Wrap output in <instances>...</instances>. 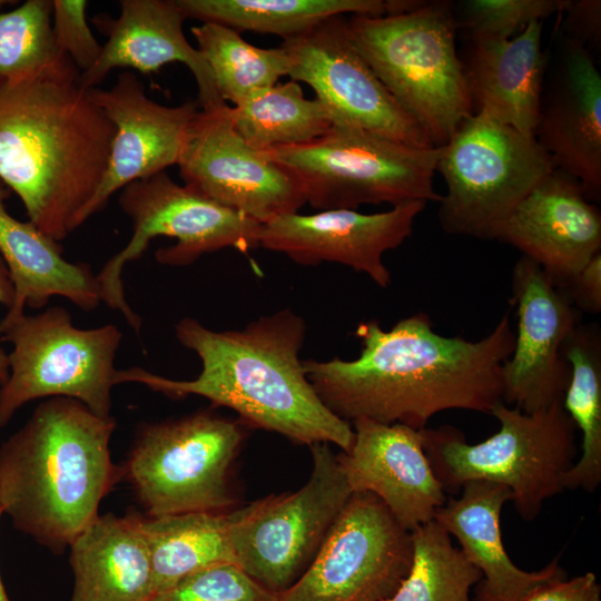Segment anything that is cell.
<instances>
[{
    "mask_svg": "<svg viewBox=\"0 0 601 601\" xmlns=\"http://www.w3.org/2000/svg\"><path fill=\"white\" fill-rule=\"evenodd\" d=\"M362 349L352 361H303L323 404L341 420L367 418L414 430L447 410L491 414L503 401V364L514 349L509 308L483 338L446 337L418 313L390 331L376 321L355 331Z\"/></svg>",
    "mask_w": 601,
    "mask_h": 601,
    "instance_id": "obj_1",
    "label": "cell"
},
{
    "mask_svg": "<svg viewBox=\"0 0 601 601\" xmlns=\"http://www.w3.org/2000/svg\"><path fill=\"white\" fill-rule=\"evenodd\" d=\"M67 59L18 77L0 76V181L29 221L60 242L106 173L115 126Z\"/></svg>",
    "mask_w": 601,
    "mask_h": 601,
    "instance_id": "obj_2",
    "label": "cell"
},
{
    "mask_svg": "<svg viewBox=\"0 0 601 601\" xmlns=\"http://www.w3.org/2000/svg\"><path fill=\"white\" fill-rule=\"evenodd\" d=\"M179 343L201 362L189 381L141 367L117 370L115 384L139 383L171 398L198 395L235 411L246 424L276 432L294 443H332L344 453L354 441L349 423L333 414L308 381L299 353L306 325L286 308L242 329L216 332L191 317L175 326Z\"/></svg>",
    "mask_w": 601,
    "mask_h": 601,
    "instance_id": "obj_3",
    "label": "cell"
},
{
    "mask_svg": "<svg viewBox=\"0 0 601 601\" xmlns=\"http://www.w3.org/2000/svg\"><path fill=\"white\" fill-rule=\"evenodd\" d=\"M112 416L70 397L42 401L0 446V502L12 525L62 553L124 479L111 460Z\"/></svg>",
    "mask_w": 601,
    "mask_h": 601,
    "instance_id": "obj_4",
    "label": "cell"
},
{
    "mask_svg": "<svg viewBox=\"0 0 601 601\" xmlns=\"http://www.w3.org/2000/svg\"><path fill=\"white\" fill-rule=\"evenodd\" d=\"M355 47L398 105L443 146L474 114L450 1H415L384 16L346 20Z\"/></svg>",
    "mask_w": 601,
    "mask_h": 601,
    "instance_id": "obj_5",
    "label": "cell"
},
{
    "mask_svg": "<svg viewBox=\"0 0 601 601\" xmlns=\"http://www.w3.org/2000/svg\"><path fill=\"white\" fill-rule=\"evenodd\" d=\"M491 415L500 430L476 444L450 425L421 430L424 452L445 493L470 481L494 482L511 491L516 512L531 521L564 490L578 451L577 427L562 402L524 413L502 401Z\"/></svg>",
    "mask_w": 601,
    "mask_h": 601,
    "instance_id": "obj_6",
    "label": "cell"
},
{
    "mask_svg": "<svg viewBox=\"0 0 601 601\" xmlns=\"http://www.w3.org/2000/svg\"><path fill=\"white\" fill-rule=\"evenodd\" d=\"M298 180L314 209L441 201L433 186L440 149L416 148L376 132L333 125L305 145L263 151Z\"/></svg>",
    "mask_w": 601,
    "mask_h": 601,
    "instance_id": "obj_7",
    "label": "cell"
},
{
    "mask_svg": "<svg viewBox=\"0 0 601 601\" xmlns=\"http://www.w3.org/2000/svg\"><path fill=\"white\" fill-rule=\"evenodd\" d=\"M122 333L116 325L73 326L70 313L52 306L0 321V339L11 343L9 376L0 386V427L30 401L70 397L101 417L111 416L115 356Z\"/></svg>",
    "mask_w": 601,
    "mask_h": 601,
    "instance_id": "obj_8",
    "label": "cell"
},
{
    "mask_svg": "<svg viewBox=\"0 0 601 601\" xmlns=\"http://www.w3.org/2000/svg\"><path fill=\"white\" fill-rule=\"evenodd\" d=\"M244 441L239 422L209 410L139 427L124 479L147 516L225 512L229 469Z\"/></svg>",
    "mask_w": 601,
    "mask_h": 601,
    "instance_id": "obj_9",
    "label": "cell"
},
{
    "mask_svg": "<svg viewBox=\"0 0 601 601\" xmlns=\"http://www.w3.org/2000/svg\"><path fill=\"white\" fill-rule=\"evenodd\" d=\"M118 203L131 219L132 236L96 277L101 302L121 313L136 333L140 332L141 318L126 299L122 272L128 262L142 256L151 239H177L174 246L156 252L157 262L167 266H187L223 248L246 254L259 247L262 224L176 184L166 171L128 184Z\"/></svg>",
    "mask_w": 601,
    "mask_h": 601,
    "instance_id": "obj_10",
    "label": "cell"
},
{
    "mask_svg": "<svg viewBox=\"0 0 601 601\" xmlns=\"http://www.w3.org/2000/svg\"><path fill=\"white\" fill-rule=\"evenodd\" d=\"M443 177L439 221L449 234L493 239V234L526 194L555 169L534 137L484 112L465 119L439 147Z\"/></svg>",
    "mask_w": 601,
    "mask_h": 601,
    "instance_id": "obj_11",
    "label": "cell"
},
{
    "mask_svg": "<svg viewBox=\"0 0 601 601\" xmlns=\"http://www.w3.org/2000/svg\"><path fill=\"white\" fill-rule=\"evenodd\" d=\"M309 447L313 469L302 487L228 513L236 564L276 595L307 570L353 494L339 457L329 445Z\"/></svg>",
    "mask_w": 601,
    "mask_h": 601,
    "instance_id": "obj_12",
    "label": "cell"
},
{
    "mask_svg": "<svg viewBox=\"0 0 601 601\" xmlns=\"http://www.w3.org/2000/svg\"><path fill=\"white\" fill-rule=\"evenodd\" d=\"M411 563V531L374 494L353 493L307 570L276 601H383Z\"/></svg>",
    "mask_w": 601,
    "mask_h": 601,
    "instance_id": "obj_13",
    "label": "cell"
},
{
    "mask_svg": "<svg viewBox=\"0 0 601 601\" xmlns=\"http://www.w3.org/2000/svg\"><path fill=\"white\" fill-rule=\"evenodd\" d=\"M288 76L312 87L333 125L356 127L416 148H434L423 128L398 105L362 57L343 16L280 45Z\"/></svg>",
    "mask_w": 601,
    "mask_h": 601,
    "instance_id": "obj_14",
    "label": "cell"
},
{
    "mask_svg": "<svg viewBox=\"0 0 601 601\" xmlns=\"http://www.w3.org/2000/svg\"><path fill=\"white\" fill-rule=\"evenodd\" d=\"M230 109L198 111L177 165L185 185L262 225L297 213L306 204L298 180L242 138Z\"/></svg>",
    "mask_w": 601,
    "mask_h": 601,
    "instance_id": "obj_15",
    "label": "cell"
},
{
    "mask_svg": "<svg viewBox=\"0 0 601 601\" xmlns=\"http://www.w3.org/2000/svg\"><path fill=\"white\" fill-rule=\"evenodd\" d=\"M511 306L518 329L514 349L503 364V402L534 413L563 401L571 376L564 346L580 324V311L524 256L513 267Z\"/></svg>",
    "mask_w": 601,
    "mask_h": 601,
    "instance_id": "obj_16",
    "label": "cell"
},
{
    "mask_svg": "<svg viewBox=\"0 0 601 601\" xmlns=\"http://www.w3.org/2000/svg\"><path fill=\"white\" fill-rule=\"evenodd\" d=\"M549 49L534 138L589 200H600L601 73L592 52L559 32Z\"/></svg>",
    "mask_w": 601,
    "mask_h": 601,
    "instance_id": "obj_17",
    "label": "cell"
},
{
    "mask_svg": "<svg viewBox=\"0 0 601 601\" xmlns=\"http://www.w3.org/2000/svg\"><path fill=\"white\" fill-rule=\"evenodd\" d=\"M426 204L411 201L376 214L334 209L282 215L262 225L259 246L303 266L323 262L345 265L385 288L392 276L383 256L412 235Z\"/></svg>",
    "mask_w": 601,
    "mask_h": 601,
    "instance_id": "obj_18",
    "label": "cell"
},
{
    "mask_svg": "<svg viewBox=\"0 0 601 601\" xmlns=\"http://www.w3.org/2000/svg\"><path fill=\"white\" fill-rule=\"evenodd\" d=\"M91 99L115 126L108 166L102 180L79 218L81 226L102 210L111 195L128 184L178 165L198 102L168 107L145 93L140 79L121 72L110 89H88Z\"/></svg>",
    "mask_w": 601,
    "mask_h": 601,
    "instance_id": "obj_19",
    "label": "cell"
},
{
    "mask_svg": "<svg viewBox=\"0 0 601 601\" xmlns=\"http://www.w3.org/2000/svg\"><path fill=\"white\" fill-rule=\"evenodd\" d=\"M493 239L519 249L563 288L601 252V213L574 177L555 168L518 204Z\"/></svg>",
    "mask_w": 601,
    "mask_h": 601,
    "instance_id": "obj_20",
    "label": "cell"
},
{
    "mask_svg": "<svg viewBox=\"0 0 601 601\" xmlns=\"http://www.w3.org/2000/svg\"><path fill=\"white\" fill-rule=\"evenodd\" d=\"M351 424L352 447L338 457L353 493L374 494L408 531L433 520L447 500L424 452L421 430L367 418Z\"/></svg>",
    "mask_w": 601,
    "mask_h": 601,
    "instance_id": "obj_21",
    "label": "cell"
},
{
    "mask_svg": "<svg viewBox=\"0 0 601 601\" xmlns=\"http://www.w3.org/2000/svg\"><path fill=\"white\" fill-rule=\"evenodd\" d=\"M185 19L177 0H121L118 18L100 14L93 19L108 39L97 62L79 75V85L86 90L95 88L116 68L150 73L181 62L196 80L200 109L226 104L205 58L184 35Z\"/></svg>",
    "mask_w": 601,
    "mask_h": 601,
    "instance_id": "obj_22",
    "label": "cell"
},
{
    "mask_svg": "<svg viewBox=\"0 0 601 601\" xmlns=\"http://www.w3.org/2000/svg\"><path fill=\"white\" fill-rule=\"evenodd\" d=\"M542 22L506 40L470 39L462 60L473 111L534 137L546 68Z\"/></svg>",
    "mask_w": 601,
    "mask_h": 601,
    "instance_id": "obj_23",
    "label": "cell"
},
{
    "mask_svg": "<svg viewBox=\"0 0 601 601\" xmlns=\"http://www.w3.org/2000/svg\"><path fill=\"white\" fill-rule=\"evenodd\" d=\"M461 490L460 497L437 509L434 520L457 539L462 552L481 571L476 601H519L539 584L565 575L558 558L540 571L526 572L508 555L500 524L502 508L512 500L506 486L477 480Z\"/></svg>",
    "mask_w": 601,
    "mask_h": 601,
    "instance_id": "obj_24",
    "label": "cell"
},
{
    "mask_svg": "<svg viewBox=\"0 0 601 601\" xmlns=\"http://www.w3.org/2000/svg\"><path fill=\"white\" fill-rule=\"evenodd\" d=\"M10 189L0 181V256L14 286V299L3 317L12 319L24 307L42 308L52 296L69 299L82 311L101 303L96 274L86 263L67 260L59 242L31 221H21L7 209Z\"/></svg>",
    "mask_w": 601,
    "mask_h": 601,
    "instance_id": "obj_25",
    "label": "cell"
},
{
    "mask_svg": "<svg viewBox=\"0 0 601 601\" xmlns=\"http://www.w3.org/2000/svg\"><path fill=\"white\" fill-rule=\"evenodd\" d=\"M70 601H150L149 551L137 512L99 515L70 544Z\"/></svg>",
    "mask_w": 601,
    "mask_h": 601,
    "instance_id": "obj_26",
    "label": "cell"
},
{
    "mask_svg": "<svg viewBox=\"0 0 601 601\" xmlns=\"http://www.w3.org/2000/svg\"><path fill=\"white\" fill-rule=\"evenodd\" d=\"M137 516L149 551L155 594L206 568L236 564L226 512Z\"/></svg>",
    "mask_w": 601,
    "mask_h": 601,
    "instance_id": "obj_27",
    "label": "cell"
},
{
    "mask_svg": "<svg viewBox=\"0 0 601 601\" xmlns=\"http://www.w3.org/2000/svg\"><path fill=\"white\" fill-rule=\"evenodd\" d=\"M187 18L250 31L299 37L325 20L344 13L384 16L391 0H177Z\"/></svg>",
    "mask_w": 601,
    "mask_h": 601,
    "instance_id": "obj_28",
    "label": "cell"
},
{
    "mask_svg": "<svg viewBox=\"0 0 601 601\" xmlns=\"http://www.w3.org/2000/svg\"><path fill=\"white\" fill-rule=\"evenodd\" d=\"M564 356L571 376L563 407L581 432V456L566 472L563 487L597 490L601 482V333L598 324H579L568 338Z\"/></svg>",
    "mask_w": 601,
    "mask_h": 601,
    "instance_id": "obj_29",
    "label": "cell"
},
{
    "mask_svg": "<svg viewBox=\"0 0 601 601\" xmlns=\"http://www.w3.org/2000/svg\"><path fill=\"white\" fill-rule=\"evenodd\" d=\"M230 111L237 132L258 151L305 145L333 127L328 109L293 80L258 89Z\"/></svg>",
    "mask_w": 601,
    "mask_h": 601,
    "instance_id": "obj_30",
    "label": "cell"
},
{
    "mask_svg": "<svg viewBox=\"0 0 601 601\" xmlns=\"http://www.w3.org/2000/svg\"><path fill=\"white\" fill-rule=\"evenodd\" d=\"M198 50L208 63L220 98L234 107L254 91L288 76L290 57L283 48L264 49L248 43L240 32L214 22L191 28Z\"/></svg>",
    "mask_w": 601,
    "mask_h": 601,
    "instance_id": "obj_31",
    "label": "cell"
},
{
    "mask_svg": "<svg viewBox=\"0 0 601 601\" xmlns=\"http://www.w3.org/2000/svg\"><path fill=\"white\" fill-rule=\"evenodd\" d=\"M412 563L395 593L383 601H471L482 579L449 532L434 519L411 531Z\"/></svg>",
    "mask_w": 601,
    "mask_h": 601,
    "instance_id": "obj_32",
    "label": "cell"
},
{
    "mask_svg": "<svg viewBox=\"0 0 601 601\" xmlns=\"http://www.w3.org/2000/svg\"><path fill=\"white\" fill-rule=\"evenodd\" d=\"M51 24L52 0H27L0 12V76H24L69 59L57 50Z\"/></svg>",
    "mask_w": 601,
    "mask_h": 601,
    "instance_id": "obj_33",
    "label": "cell"
},
{
    "mask_svg": "<svg viewBox=\"0 0 601 601\" xmlns=\"http://www.w3.org/2000/svg\"><path fill=\"white\" fill-rule=\"evenodd\" d=\"M568 0H464L452 2L456 29L469 39L506 40L529 23L562 12Z\"/></svg>",
    "mask_w": 601,
    "mask_h": 601,
    "instance_id": "obj_34",
    "label": "cell"
},
{
    "mask_svg": "<svg viewBox=\"0 0 601 601\" xmlns=\"http://www.w3.org/2000/svg\"><path fill=\"white\" fill-rule=\"evenodd\" d=\"M237 564L225 563L195 572L150 601H276Z\"/></svg>",
    "mask_w": 601,
    "mask_h": 601,
    "instance_id": "obj_35",
    "label": "cell"
},
{
    "mask_svg": "<svg viewBox=\"0 0 601 601\" xmlns=\"http://www.w3.org/2000/svg\"><path fill=\"white\" fill-rule=\"evenodd\" d=\"M88 2L52 0V37L57 50L67 56L81 72L99 59L102 46L96 40L86 19Z\"/></svg>",
    "mask_w": 601,
    "mask_h": 601,
    "instance_id": "obj_36",
    "label": "cell"
},
{
    "mask_svg": "<svg viewBox=\"0 0 601 601\" xmlns=\"http://www.w3.org/2000/svg\"><path fill=\"white\" fill-rule=\"evenodd\" d=\"M565 17L561 23L562 36L584 46L600 49L601 42V1L600 0H568Z\"/></svg>",
    "mask_w": 601,
    "mask_h": 601,
    "instance_id": "obj_37",
    "label": "cell"
},
{
    "mask_svg": "<svg viewBox=\"0 0 601 601\" xmlns=\"http://www.w3.org/2000/svg\"><path fill=\"white\" fill-rule=\"evenodd\" d=\"M519 601H601V588L592 572L570 580L561 575L539 584Z\"/></svg>",
    "mask_w": 601,
    "mask_h": 601,
    "instance_id": "obj_38",
    "label": "cell"
},
{
    "mask_svg": "<svg viewBox=\"0 0 601 601\" xmlns=\"http://www.w3.org/2000/svg\"><path fill=\"white\" fill-rule=\"evenodd\" d=\"M581 312L597 314L601 311V252L575 274L562 288Z\"/></svg>",
    "mask_w": 601,
    "mask_h": 601,
    "instance_id": "obj_39",
    "label": "cell"
},
{
    "mask_svg": "<svg viewBox=\"0 0 601 601\" xmlns=\"http://www.w3.org/2000/svg\"><path fill=\"white\" fill-rule=\"evenodd\" d=\"M14 299V286L9 269L0 256V306L9 309ZM9 376L8 353L0 347V386L6 383Z\"/></svg>",
    "mask_w": 601,
    "mask_h": 601,
    "instance_id": "obj_40",
    "label": "cell"
},
{
    "mask_svg": "<svg viewBox=\"0 0 601 601\" xmlns=\"http://www.w3.org/2000/svg\"><path fill=\"white\" fill-rule=\"evenodd\" d=\"M3 508L1 505V502H0V518L1 515L3 514ZM0 601H10L8 594H7V591L4 589V585L2 583V580H1V575H0Z\"/></svg>",
    "mask_w": 601,
    "mask_h": 601,
    "instance_id": "obj_41",
    "label": "cell"
},
{
    "mask_svg": "<svg viewBox=\"0 0 601 601\" xmlns=\"http://www.w3.org/2000/svg\"><path fill=\"white\" fill-rule=\"evenodd\" d=\"M17 3V1H10V0H0V10L6 7L7 4H13Z\"/></svg>",
    "mask_w": 601,
    "mask_h": 601,
    "instance_id": "obj_42",
    "label": "cell"
}]
</instances>
